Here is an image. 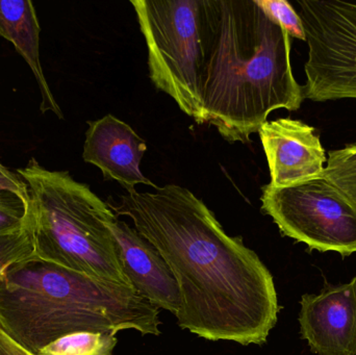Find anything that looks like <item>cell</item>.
<instances>
[{"label": "cell", "mask_w": 356, "mask_h": 355, "mask_svg": "<svg viewBox=\"0 0 356 355\" xmlns=\"http://www.w3.org/2000/svg\"><path fill=\"white\" fill-rule=\"evenodd\" d=\"M129 217L160 252L179 289L180 329L209 341L261 345L278 319L273 276L241 238L225 233L213 213L177 185L131 192L108 204Z\"/></svg>", "instance_id": "6da1fadb"}, {"label": "cell", "mask_w": 356, "mask_h": 355, "mask_svg": "<svg viewBox=\"0 0 356 355\" xmlns=\"http://www.w3.org/2000/svg\"><path fill=\"white\" fill-rule=\"evenodd\" d=\"M203 124L248 143L273 110L305 101L291 62L292 38L257 0H199Z\"/></svg>", "instance_id": "7a4b0ae2"}, {"label": "cell", "mask_w": 356, "mask_h": 355, "mask_svg": "<svg viewBox=\"0 0 356 355\" xmlns=\"http://www.w3.org/2000/svg\"><path fill=\"white\" fill-rule=\"evenodd\" d=\"M159 308L133 287L94 279L35 256L0 276V329L38 355L74 333L160 336Z\"/></svg>", "instance_id": "3957f363"}, {"label": "cell", "mask_w": 356, "mask_h": 355, "mask_svg": "<svg viewBox=\"0 0 356 355\" xmlns=\"http://www.w3.org/2000/svg\"><path fill=\"white\" fill-rule=\"evenodd\" d=\"M16 172L29 189L35 258L131 287L108 227L116 216L108 204L68 171L48 170L35 158Z\"/></svg>", "instance_id": "277c9868"}, {"label": "cell", "mask_w": 356, "mask_h": 355, "mask_svg": "<svg viewBox=\"0 0 356 355\" xmlns=\"http://www.w3.org/2000/svg\"><path fill=\"white\" fill-rule=\"evenodd\" d=\"M148 48L150 79L203 124L199 0H131Z\"/></svg>", "instance_id": "5b68a950"}, {"label": "cell", "mask_w": 356, "mask_h": 355, "mask_svg": "<svg viewBox=\"0 0 356 355\" xmlns=\"http://www.w3.org/2000/svg\"><path fill=\"white\" fill-rule=\"evenodd\" d=\"M261 210L280 233L311 250L356 254V202L323 176L286 188L264 185Z\"/></svg>", "instance_id": "8992f818"}, {"label": "cell", "mask_w": 356, "mask_h": 355, "mask_svg": "<svg viewBox=\"0 0 356 355\" xmlns=\"http://www.w3.org/2000/svg\"><path fill=\"white\" fill-rule=\"evenodd\" d=\"M309 47L305 99H356V3L298 0Z\"/></svg>", "instance_id": "52a82bcc"}, {"label": "cell", "mask_w": 356, "mask_h": 355, "mask_svg": "<svg viewBox=\"0 0 356 355\" xmlns=\"http://www.w3.org/2000/svg\"><path fill=\"white\" fill-rule=\"evenodd\" d=\"M259 135L274 188H286L323 176L327 156L315 127L280 118L261 125Z\"/></svg>", "instance_id": "ba28073f"}, {"label": "cell", "mask_w": 356, "mask_h": 355, "mask_svg": "<svg viewBox=\"0 0 356 355\" xmlns=\"http://www.w3.org/2000/svg\"><path fill=\"white\" fill-rule=\"evenodd\" d=\"M303 340L318 355H356V276L301 297Z\"/></svg>", "instance_id": "9c48e42d"}, {"label": "cell", "mask_w": 356, "mask_h": 355, "mask_svg": "<svg viewBox=\"0 0 356 355\" xmlns=\"http://www.w3.org/2000/svg\"><path fill=\"white\" fill-rule=\"evenodd\" d=\"M108 227L114 236L123 271L131 287L159 310L177 315L181 306L179 289L158 249L117 216L108 221Z\"/></svg>", "instance_id": "30bf717a"}, {"label": "cell", "mask_w": 356, "mask_h": 355, "mask_svg": "<svg viewBox=\"0 0 356 355\" xmlns=\"http://www.w3.org/2000/svg\"><path fill=\"white\" fill-rule=\"evenodd\" d=\"M83 158L102 170L104 179L118 181L127 193L136 185L158 188L140 170L147 150L146 142L123 121L113 115L88 122Z\"/></svg>", "instance_id": "8fae6325"}, {"label": "cell", "mask_w": 356, "mask_h": 355, "mask_svg": "<svg viewBox=\"0 0 356 355\" xmlns=\"http://www.w3.org/2000/svg\"><path fill=\"white\" fill-rule=\"evenodd\" d=\"M40 27L31 0H0V35L10 41L29 65L41 92L40 110L52 112L58 119L64 114L46 81L40 58Z\"/></svg>", "instance_id": "7c38bea8"}, {"label": "cell", "mask_w": 356, "mask_h": 355, "mask_svg": "<svg viewBox=\"0 0 356 355\" xmlns=\"http://www.w3.org/2000/svg\"><path fill=\"white\" fill-rule=\"evenodd\" d=\"M116 344L113 336L83 331L60 338L38 355H111Z\"/></svg>", "instance_id": "4fadbf2b"}, {"label": "cell", "mask_w": 356, "mask_h": 355, "mask_svg": "<svg viewBox=\"0 0 356 355\" xmlns=\"http://www.w3.org/2000/svg\"><path fill=\"white\" fill-rule=\"evenodd\" d=\"M323 177L356 202V144L328 154Z\"/></svg>", "instance_id": "5bb4252c"}, {"label": "cell", "mask_w": 356, "mask_h": 355, "mask_svg": "<svg viewBox=\"0 0 356 355\" xmlns=\"http://www.w3.org/2000/svg\"><path fill=\"white\" fill-rule=\"evenodd\" d=\"M33 256L35 246L31 214L24 229L10 235L0 236V276L10 267Z\"/></svg>", "instance_id": "9a60e30c"}, {"label": "cell", "mask_w": 356, "mask_h": 355, "mask_svg": "<svg viewBox=\"0 0 356 355\" xmlns=\"http://www.w3.org/2000/svg\"><path fill=\"white\" fill-rule=\"evenodd\" d=\"M31 218V204L17 194L0 190V236L24 229Z\"/></svg>", "instance_id": "2e32d148"}, {"label": "cell", "mask_w": 356, "mask_h": 355, "mask_svg": "<svg viewBox=\"0 0 356 355\" xmlns=\"http://www.w3.org/2000/svg\"><path fill=\"white\" fill-rule=\"evenodd\" d=\"M264 10L277 21L291 38L305 41V26L298 13L286 0H257Z\"/></svg>", "instance_id": "e0dca14e"}, {"label": "cell", "mask_w": 356, "mask_h": 355, "mask_svg": "<svg viewBox=\"0 0 356 355\" xmlns=\"http://www.w3.org/2000/svg\"><path fill=\"white\" fill-rule=\"evenodd\" d=\"M0 190H8L29 201V189L23 179L0 163Z\"/></svg>", "instance_id": "ac0fdd59"}, {"label": "cell", "mask_w": 356, "mask_h": 355, "mask_svg": "<svg viewBox=\"0 0 356 355\" xmlns=\"http://www.w3.org/2000/svg\"><path fill=\"white\" fill-rule=\"evenodd\" d=\"M0 355H35L21 347L13 341L1 329H0Z\"/></svg>", "instance_id": "d6986e66"}]
</instances>
